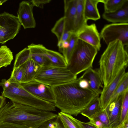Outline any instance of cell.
I'll list each match as a JSON object with an SVG mask.
<instances>
[{"mask_svg": "<svg viewBox=\"0 0 128 128\" xmlns=\"http://www.w3.org/2000/svg\"><path fill=\"white\" fill-rule=\"evenodd\" d=\"M58 114L64 128H84L80 121L72 115L61 112H58Z\"/></svg>", "mask_w": 128, "mask_h": 128, "instance_id": "21", "label": "cell"}, {"mask_svg": "<svg viewBox=\"0 0 128 128\" xmlns=\"http://www.w3.org/2000/svg\"><path fill=\"white\" fill-rule=\"evenodd\" d=\"M6 102L5 97L0 96V108Z\"/></svg>", "mask_w": 128, "mask_h": 128, "instance_id": "40", "label": "cell"}, {"mask_svg": "<svg viewBox=\"0 0 128 128\" xmlns=\"http://www.w3.org/2000/svg\"><path fill=\"white\" fill-rule=\"evenodd\" d=\"M128 0H102L104 12H111L122 8Z\"/></svg>", "mask_w": 128, "mask_h": 128, "instance_id": "27", "label": "cell"}, {"mask_svg": "<svg viewBox=\"0 0 128 128\" xmlns=\"http://www.w3.org/2000/svg\"><path fill=\"white\" fill-rule=\"evenodd\" d=\"M102 2V0H85L84 14L87 21L88 20L96 21L100 18L97 5L99 3Z\"/></svg>", "mask_w": 128, "mask_h": 128, "instance_id": "19", "label": "cell"}, {"mask_svg": "<svg viewBox=\"0 0 128 128\" xmlns=\"http://www.w3.org/2000/svg\"><path fill=\"white\" fill-rule=\"evenodd\" d=\"M73 33L70 31L65 30L59 41H68Z\"/></svg>", "mask_w": 128, "mask_h": 128, "instance_id": "36", "label": "cell"}, {"mask_svg": "<svg viewBox=\"0 0 128 128\" xmlns=\"http://www.w3.org/2000/svg\"><path fill=\"white\" fill-rule=\"evenodd\" d=\"M126 68H123L120 71L107 87L103 88L99 97L100 105L102 110H105L109 104L112 96L126 72Z\"/></svg>", "mask_w": 128, "mask_h": 128, "instance_id": "12", "label": "cell"}, {"mask_svg": "<svg viewBox=\"0 0 128 128\" xmlns=\"http://www.w3.org/2000/svg\"><path fill=\"white\" fill-rule=\"evenodd\" d=\"M51 1V0H32L30 1V2L34 6L42 8L45 4L50 2Z\"/></svg>", "mask_w": 128, "mask_h": 128, "instance_id": "35", "label": "cell"}, {"mask_svg": "<svg viewBox=\"0 0 128 128\" xmlns=\"http://www.w3.org/2000/svg\"><path fill=\"white\" fill-rule=\"evenodd\" d=\"M24 72L21 66L13 68L11 76L8 80L10 83H16L21 84L22 82Z\"/></svg>", "mask_w": 128, "mask_h": 128, "instance_id": "31", "label": "cell"}, {"mask_svg": "<svg viewBox=\"0 0 128 128\" xmlns=\"http://www.w3.org/2000/svg\"><path fill=\"white\" fill-rule=\"evenodd\" d=\"M85 0H78L76 11L75 16L73 33L76 34L87 24L84 14Z\"/></svg>", "mask_w": 128, "mask_h": 128, "instance_id": "20", "label": "cell"}, {"mask_svg": "<svg viewBox=\"0 0 128 128\" xmlns=\"http://www.w3.org/2000/svg\"><path fill=\"white\" fill-rule=\"evenodd\" d=\"M102 110L100 105L99 95H98L80 114L90 120L96 114Z\"/></svg>", "mask_w": 128, "mask_h": 128, "instance_id": "23", "label": "cell"}, {"mask_svg": "<svg viewBox=\"0 0 128 128\" xmlns=\"http://www.w3.org/2000/svg\"><path fill=\"white\" fill-rule=\"evenodd\" d=\"M26 90L36 97L54 104L55 98L52 87L34 80L21 84Z\"/></svg>", "mask_w": 128, "mask_h": 128, "instance_id": "9", "label": "cell"}, {"mask_svg": "<svg viewBox=\"0 0 128 128\" xmlns=\"http://www.w3.org/2000/svg\"><path fill=\"white\" fill-rule=\"evenodd\" d=\"M128 55L122 42L116 40L109 43L101 56L98 69L103 88L107 87L120 71L128 66Z\"/></svg>", "mask_w": 128, "mask_h": 128, "instance_id": "2", "label": "cell"}, {"mask_svg": "<svg viewBox=\"0 0 128 128\" xmlns=\"http://www.w3.org/2000/svg\"><path fill=\"white\" fill-rule=\"evenodd\" d=\"M10 84V83L8 80L5 79L2 80L0 82V86L2 87L3 90L8 88Z\"/></svg>", "mask_w": 128, "mask_h": 128, "instance_id": "39", "label": "cell"}, {"mask_svg": "<svg viewBox=\"0 0 128 128\" xmlns=\"http://www.w3.org/2000/svg\"><path fill=\"white\" fill-rule=\"evenodd\" d=\"M76 34L78 39L92 46L98 51L100 50L101 38L95 24H87Z\"/></svg>", "mask_w": 128, "mask_h": 128, "instance_id": "10", "label": "cell"}, {"mask_svg": "<svg viewBox=\"0 0 128 128\" xmlns=\"http://www.w3.org/2000/svg\"><path fill=\"white\" fill-rule=\"evenodd\" d=\"M28 48L30 50L31 58L41 67L51 66L46 55L47 48L43 45L32 43L28 46Z\"/></svg>", "mask_w": 128, "mask_h": 128, "instance_id": "15", "label": "cell"}, {"mask_svg": "<svg viewBox=\"0 0 128 128\" xmlns=\"http://www.w3.org/2000/svg\"><path fill=\"white\" fill-rule=\"evenodd\" d=\"M58 117L45 122L38 128H64L59 122Z\"/></svg>", "mask_w": 128, "mask_h": 128, "instance_id": "33", "label": "cell"}, {"mask_svg": "<svg viewBox=\"0 0 128 128\" xmlns=\"http://www.w3.org/2000/svg\"><path fill=\"white\" fill-rule=\"evenodd\" d=\"M80 80L79 77L68 83L52 87L55 98L54 104L61 112L76 116L99 95L89 88H80Z\"/></svg>", "mask_w": 128, "mask_h": 128, "instance_id": "1", "label": "cell"}, {"mask_svg": "<svg viewBox=\"0 0 128 128\" xmlns=\"http://www.w3.org/2000/svg\"><path fill=\"white\" fill-rule=\"evenodd\" d=\"M0 68H1V67H0Z\"/></svg>", "mask_w": 128, "mask_h": 128, "instance_id": "42", "label": "cell"}, {"mask_svg": "<svg viewBox=\"0 0 128 128\" xmlns=\"http://www.w3.org/2000/svg\"><path fill=\"white\" fill-rule=\"evenodd\" d=\"M78 82V85L80 88L83 89L89 88V84L88 81L80 77Z\"/></svg>", "mask_w": 128, "mask_h": 128, "instance_id": "37", "label": "cell"}, {"mask_svg": "<svg viewBox=\"0 0 128 128\" xmlns=\"http://www.w3.org/2000/svg\"><path fill=\"white\" fill-rule=\"evenodd\" d=\"M103 18L113 23H128V1L120 9L110 13L104 12L102 15Z\"/></svg>", "mask_w": 128, "mask_h": 128, "instance_id": "17", "label": "cell"}, {"mask_svg": "<svg viewBox=\"0 0 128 128\" xmlns=\"http://www.w3.org/2000/svg\"><path fill=\"white\" fill-rule=\"evenodd\" d=\"M124 93L115 98L105 110L109 119L110 128H118L120 124L121 105Z\"/></svg>", "mask_w": 128, "mask_h": 128, "instance_id": "13", "label": "cell"}, {"mask_svg": "<svg viewBox=\"0 0 128 128\" xmlns=\"http://www.w3.org/2000/svg\"><path fill=\"white\" fill-rule=\"evenodd\" d=\"M77 78V76L67 67L50 66L41 67L34 80L52 87L68 83Z\"/></svg>", "mask_w": 128, "mask_h": 128, "instance_id": "5", "label": "cell"}, {"mask_svg": "<svg viewBox=\"0 0 128 128\" xmlns=\"http://www.w3.org/2000/svg\"><path fill=\"white\" fill-rule=\"evenodd\" d=\"M100 128H110L108 116L105 110H102L89 120Z\"/></svg>", "mask_w": 128, "mask_h": 128, "instance_id": "24", "label": "cell"}, {"mask_svg": "<svg viewBox=\"0 0 128 128\" xmlns=\"http://www.w3.org/2000/svg\"><path fill=\"white\" fill-rule=\"evenodd\" d=\"M127 90H128V73L126 72L112 96L109 104Z\"/></svg>", "mask_w": 128, "mask_h": 128, "instance_id": "29", "label": "cell"}, {"mask_svg": "<svg viewBox=\"0 0 128 128\" xmlns=\"http://www.w3.org/2000/svg\"><path fill=\"white\" fill-rule=\"evenodd\" d=\"M80 123L84 128H100L90 121L87 122H84L80 121Z\"/></svg>", "mask_w": 128, "mask_h": 128, "instance_id": "38", "label": "cell"}, {"mask_svg": "<svg viewBox=\"0 0 128 128\" xmlns=\"http://www.w3.org/2000/svg\"><path fill=\"white\" fill-rule=\"evenodd\" d=\"M7 0H0V6L2 5L3 3L6 2Z\"/></svg>", "mask_w": 128, "mask_h": 128, "instance_id": "41", "label": "cell"}, {"mask_svg": "<svg viewBox=\"0 0 128 128\" xmlns=\"http://www.w3.org/2000/svg\"><path fill=\"white\" fill-rule=\"evenodd\" d=\"M108 45L113 41H121L124 46L128 44V23H112L106 25L100 34Z\"/></svg>", "mask_w": 128, "mask_h": 128, "instance_id": "8", "label": "cell"}, {"mask_svg": "<svg viewBox=\"0 0 128 128\" xmlns=\"http://www.w3.org/2000/svg\"><path fill=\"white\" fill-rule=\"evenodd\" d=\"M78 40L76 34L73 33L68 40L69 44L68 47L60 51L63 54L68 65L69 62Z\"/></svg>", "mask_w": 128, "mask_h": 128, "instance_id": "25", "label": "cell"}, {"mask_svg": "<svg viewBox=\"0 0 128 128\" xmlns=\"http://www.w3.org/2000/svg\"><path fill=\"white\" fill-rule=\"evenodd\" d=\"M77 0H65L64 1V16L66 20L65 30L72 33L76 11Z\"/></svg>", "mask_w": 128, "mask_h": 128, "instance_id": "16", "label": "cell"}, {"mask_svg": "<svg viewBox=\"0 0 128 128\" xmlns=\"http://www.w3.org/2000/svg\"><path fill=\"white\" fill-rule=\"evenodd\" d=\"M0 128H34L15 123L6 122L0 123Z\"/></svg>", "mask_w": 128, "mask_h": 128, "instance_id": "34", "label": "cell"}, {"mask_svg": "<svg viewBox=\"0 0 128 128\" xmlns=\"http://www.w3.org/2000/svg\"><path fill=\"white\" fill-rule=\"evenodd\" d=\"M128 90L124 93L121 105L120 122L118 128H123L128 122Z\"/></svg>", "mask_w": 128, "mask_h": 128, "instance_id": "28", "label": "cell"}, {"mask_svg": "<svg viewBox=\"0 0 128 128\" xmlns=\"http://www.w3.org/2000/svg\"><path fill=\"white\" fill-rule=\"evenodd\" d=\"M66 20L64 16L59 19L52 29L51 32L56 36L59 42L65 29Z\"/></svg>", "mask_w": 128, "mask_h": 128, "instance_id": "30", "label": "cell"}, {"mask_svg": "<svg viewBox=\"0 0 128 128\" xmlns=\"http://www.w3.org/2000/svg\"><path fill=\"white\" fill-rule=\"evenodd\" d=\"M46 55L51 66L62 68L67 67L68 64L64 58L59 52L47 48Z\"/></svg>", "mask_w": 128, "mask_h": 128, "instance_id": "22", "label": "cell"}, {"mask_svg": "<svg viewBox=\"0 0 128 128\" xmlns=\"http://www.w3.org/2000/svg\"><path fill=\"white\" fill-rule=\"evenodd\" d=\"M2 96L8 98L15 103L44 110L48 102L34 96L25 90L21 84L16 83H10L7 88L3 90Z\"/></svg>", "mask_w": 128, "mask_h": 128, "instance_id": "6", "label": "cell"}, {"mask_svg": "<svg viewBox=\"0 0 128 128\" xmlns=\"http://www.w3.org/2000/svg\"><path fill=\"white\" fill-rule=\"evenodd\" d=\"M21 24L17 16L8 12L0 14V44L14 38L18 33Z\"/></svg>", "mask_w": 128, "mask_h": 128, "instance_id": "7", "label": "cell"}, {"mask_svg": "<svg viewBox=\"0 0 128 128\" xmlns=\"http://www.w3.org/2000/svg\"><path fill=\"white\" fill-rule=\"evenodd\" d=\"M34 6L29 2L22 1L19 4L17 17L24 29L34 28L36 22L33 13Z\"/></svg>", "mask_w": 128, "mask_h": 128, "instance_id": "11", "label": "cell"}, {"mask_svg": "<svg viewBox=\"0 0 128 128\" xmlns=\"http://www.w3.org/2000/svg\"><path fill=\"white\" fill-rule=\"evenodd\" d=\"M88 82L89 88L96 94L99 95L102 90L100 88H103V82L98 70L90 68L86 70L80 77Z\"/></svg>", "mask_w": 128, "mask_h": 128, "instance_id": "14", "label": "cell"}, {"mask_svg": "<svg viewBox=\"0 0 128 128\" xmlns=\"http://www.w3.org/2000/svg\"><path fill=\"white\" fill-rule=\"evenodd\" d=\"M24 72L22 82L26 83L34 80L41 66L30 57L20 66Z\"/></svg>", "mask_w": 128, "mask_h": 128, "instance_id": "18", "label": "cell"}, {"mask_svg": "<svg viewBox=\"0 0 128 128\" xmlns=\"http://www.w3.org/2000/svg\"><path fill=\"white\" fill-rule=\"evenodd\" d=\"M39 118L36 108L11 101L0 108V123L10 122L33 127L36 124Z\"/></svg>", "mask_w": 128, "mask_h": 128, "instance_id": "3", "label": "cell"}, {"mask_svg": "<svg viewBox=\"0 0 128 128\" xmlns=\"http://www.w3.org/2000/svg\"><path fill=\"white\" fill-rule=\"evenodd\" d=\"M13 59L12 52L6 46L0 47V67H6L10 65Z\"/></svg>", "mask_w": 128, "mask_h": 128, "instance_id": "26", "label": "cell"}, {"mask_svg": "<svg viewBox=\"0 0 128 128\" xmlns=\"http://www.w3.org/2000/svg\"><path fill=\"white\" fill-rule=\"evenodd\" d=\"M98 51L93 46L78 39L67 68L76 76L92 68Z\"/></svg>", "mask_w": 128, "mask_h": 128, "instance_id": "4", "label": "cell"}, {"mask_svg": "<svg viewBox=\"0 0 128 128\" xmlns=\"http://www.w3.org/2000/svg\"><path fill=\"white\" fill-rule=\"evenodd\" d=\"M30 57L29 49L28 48H25L16 54L13 68L20 66Z\"/></svg>", "mask_w": 128, "mask_h": 128, "instance_id": "32", "label": "cell"}]
</instances>
